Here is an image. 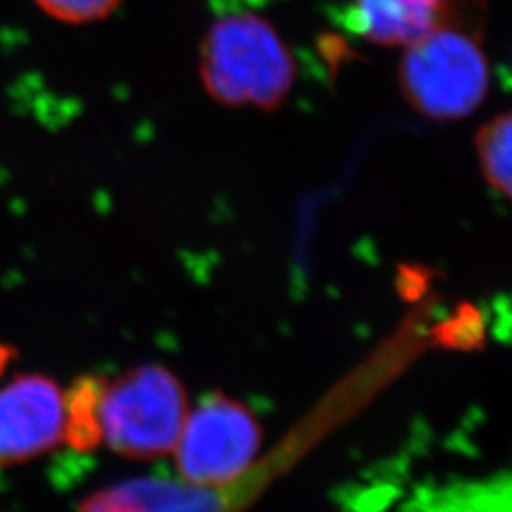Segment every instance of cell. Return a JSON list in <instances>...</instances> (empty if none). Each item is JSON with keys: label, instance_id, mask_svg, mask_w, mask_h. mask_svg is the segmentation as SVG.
I'll use <instances>...</instances> for the list:
<instances>
[{"label": "cell", "instance_id": "1", "mask_svg": "<svg viewBox=\"0 0 512 512\" xmlns=\"http://www.w3.org/2000/svg\"><path fill=\"white\" fill-rule=\"evenodd\" d=\"M200 74L224 107L275 110L293 90L296 67L285 40L258 14H226L203 38Z\"/></svg>", "mask_w": 512, "mask_h": 512}, {"label": "cell", "instance_id": "2", "mask_svg": "<svg viewBox=\"0 0 512 512\" xmlns=\"http://www.w3.org/2000/svg\"><path fill=\"white\" fill-rule=\"evenodd\" d=\"M399 84L421 116L450 122L473 114L490 88V65L478 40L459 25H446L406 46Z\"/></svg>", "mask_w": 512, "mask_h": 512}, {"label": "cell", "instance_id": "3", "mask_svg": "<svg viewBox=\"0 0 512 512\" xmlns=\"http://www.w3.org/2000/svg\"><path fill=\"white\" fill-rule=\"evenodd\" d=\"M188 416L183 384L162 366L128 370L105 385L101 401L103 440L126 458L154 459L171 454Z\"/></svg>", "mask_w": 512, "mask_h": 512}, {"label": "cell", "instance_id": "4", "mask_svg": "<svg viewBox=\"0 0 512 512\" xmlns=\"http://www.w3.org/2000/svg\"><path fill=\"white\" fill-rule=\"evenodd\" d=\"M260 446L262 429L249 408L224 395H209L186 416L173 452L188 484L219 488L251 467Z\"/></svg>", "mask_w": 512, "mask_h": 512}, {"label": "cell", "instance_id": "5", "mask_svg": "<svg viewBox=\"0 0 512 512\" xmlns=\"http://www.w3.org/2000/svg\"><path fill=\"white\" fill-rule=\"evenodd\" d=\"M65 440V395L46 376L0 389V467L38 458Z\"/></svg>", "mask_w": 512, "mask_h": 512}, {"label": "cell", "instance_id": "6", "mask_svg": "<svg viewBox=\"0 0 512 512\" xmlns=\"http://www.w3.org/2000/svg\"><path fill=\"white\" fill-rule=\"evenodd\" d=\"M459 0H351L349 29L378 46H410L440 27L459 25Z\"/></svg>", "mask_w": 512, "mask_h": 512}, {"label": "cell", "instance_id": "7", "mask_svg": "<svg viewBox=\"0 0 512 512\" xmlns=\"http://www.w3.org/2000/svg\"><path fill=\"white\" fill-rule=\"evenodd\" d=\"M226 486H196L169 480L137 478L90 495L78 512H236L239 497Z\"/></svg>", "mask_w": 512, "mask_h": 512}, {"label": "cell", "instance_id": "8", "mask_svg": "<svg viewBox=\"0 0 512 512\" xmlns=\"http://www.w3.org/2000/svg\"><path fill=\"white\" fill-rule=\"evenodd\" d=\"M105 382L84 378L65 397V440L76 450H92L103 440L101 401Z\"/></svg>", "mask_w": 512, "mask_h": 512}, {"label": "cell", "instance_id": "9", "mask_svg": "<svg viewBox=\"0 0 512 512\" xmlns=\"http://www.w3.org/2000/svg\"><path fill=\"white\" fill-rule=\"evenodd\" d=\"M511 114L503 112L476 133V154L486 183L511 196Z\"/></svg>", "mask_w": 512, "mask_h": 512}, {"label": "cell", "instance_id": "10", "mask_svg": "<svg viewBox=\"0 0 512 512\" xmlns=\"http://www.w3.org/2000/svg\"><path fill=\"white\" fill-rule=\"evenodd\" d=\"M38 8L63 23H92L110 16L122 0H35Z\"/></svg>", "mask_w": 512, "mask_h": 512}, {"label": "cell", "instance_id": "11", "mask_svg": "<svg viewBox=\"0 0 512 512\" xmlns=\"http://www.w3.org/2000/svg\"><path fill=\"white\" fill-rule=\"evenodd\" d=\"M8 349H0V366L4 365L8 361Z\"/></svg>", "mask_w": 512, "mask_h": 512}]
</instances>
